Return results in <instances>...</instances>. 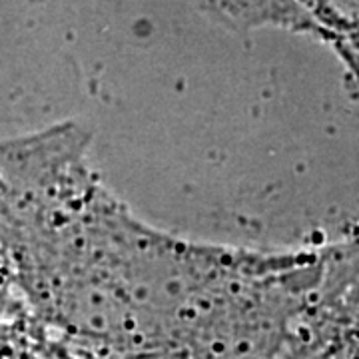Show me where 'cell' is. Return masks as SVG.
<instances>
[{
	"label": "cell",
	"instance_id": "6da1fadb",
	"mask_svg": "<svg viewBox=\"0 0 359 359\" xmlns=\"http://www.w3.org/2000/svg\"><path fill=\"white\" fill-rule=\"evenodd\" d=\"M65 124L25 144L26 271L42 320L86 359H178L240 297L262 252L152 230L104 188Z\"/></svg>",
	"mask_w": 359,
	"mask_h": 359
}]
</instances>
